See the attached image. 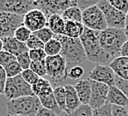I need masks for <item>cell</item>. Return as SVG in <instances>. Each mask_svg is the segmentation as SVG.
<instances>
[{
	"mask_svg": "<svg viewBox=\"0 0 128 116\" xmlns=\"http://www.w3.org/2000/svg\"><path fill=\"white\" fill-rule=\"evenodd\" d=\"M98 33L99 32L85 28L79 39L84 48L86 58L89 61L96 63L97 65H109L113 59L102 49L98 40Z\"/></svg>",
	"mask_w": 128,
	"mask_h": 116,
	"instance_id": "1",
	"label": "cell"
},
{
	"mask_svg": "<svg viewBox=\"0 0 128 116\" xmlns=\"http://www.w3.org/2000/svg\"><path fill=\"white\" fill-rule=\"evenodd\" d=\"M54 37L61 42L62 50L60 55L66 61L67 72L72 67L81 66L80 64L87 59L80 39H72L64 35H55Z\"/></svg>",
	"mask_w": 128,
	"mask_h": 116,
	"instance_id": "2",
	"label": "cell"
},
{
	"mask_svg": "<svg viewBox=\"0 0 128 116\" xmlns=\"http://www.w3.org/2000/svg\"><path fill=\"white\" fill-rule=\"evenodd\" d=\"M128 37L124 29L107 28L98 33V40L102 49L114 60L120 57V51Z\"/></svg>",
	"mask_w": 128,
	"mask_h": 116,
	"instance_id": "3",
	"label": "cell"
},
{
	"mask_svg": "<svg viewBox=\"0 0 128 116\" xmlns=\"http://www.w3.org/2000/svg\"><path fill=\"white\" fill-rule=\"evenodd\" d=\"M6 107H7L8 115L35 116L37 111L42 106L38 97L25 96L7 101Z\"/></svg>",
	"mask_w": 128,
	"mask_h": 116,
	"instance_id": "4",
	"label": "cell"
},
{
	"mask_svg": "<svg viewBox=\"0 0 128 116\" xmlns=\"http://www.w3.org/2000/svg\"><path fill=\"white\" fill-rule=\"evenodd\" d=\"M47 75L52 79V86L57 85L59 82L67 78V65L65 59L61 55L47 56L45 59Z\"/></svg>",
	"mask_w": 128,
	"mask_h": 116,
	"instance_id": "5",
	"label": "cell"
},
{
	"mask_svg": "<svg viewBox=\"0 0 128 116\" xmlns=\"http://www.w3.org/2000/svg\"><path fill=\"white\" fill-rule=\"evenodd\" d=\"M82 24L85 28L95 32H101L108 28L104 14L97 5L82 11Z\"/></svg>",
	"mask_w": 128,
	"mask_h": 116,
	"instance_id": "6",
	"label": "cell"
},
{
	"mask_svg": "<svg viewBox=\"0 0 128 116\" xmlns=\"http://www.w3.org/2000/svg\"><path fill=\"white\" fill-rule=\"evenodd\" d=\"M97 6L100 8L104 17L106 19L107 26L109 28L125 29V20L126 15L119 10L115 9L107 0H100L97 3Z\"/></svg>",
	"mask_w": 128,
	"mask_h": 116,
	"instance_id": "7",
	"label": "cell"
},
{
	"mask_svg": "<svg viewBox=\"0 0 128 116\" xmlns=\"http://www.w3.org/2000/svg\"><path fill=\"white\" fill-rule=\"evenodd\" d=\"M37 8V1L33 0H0V12H8L24 16L30 10Z\"/></svg>",
	"mask_w": 128,
	"mask_h": 116,
	"instance_id": "8",
	"label": "cell"
},
{
	"mask_svg": "<svg viewBox=\"0 0 128 116\" xmlns=\"http://www.w3.org/2000/svg\"><path fill=\"white\" fill-rule=\"evenodd\" d=\"M73 6H77V0H43L37 1V8L41 9L47 18L52 14L62 15V13Z\"/></svg>",
	"mask_w": 128,
	"mask_h": 116,
	"instance_id": "9",
	"label": "cell"
},
{
	"mask_svg": "<svg viewBox=\"0 0 128 116\" xmlns=\"http://www.w3.org/2000/svg\"><path fill=\"white\" fill-rule=\"evenodd\" d=\"M23 24V16L0 12V38L12 37L16 29Z\"/></svg>",
	"mask_w": 128,
	"mask_h": 116,
	"instance_id": "10",
	"label": "cell"
},
{
	"mask_svg": "<svg viewBox=\"0 0 128 116\" xmlns=\"http://www.w3.org/2000/svg\"><path fill=\"white\" fill-rule=\"evenodd\" d=\"M90 84H91V97L88 105L93 110H95L107 104L109 86L93 80H90Z\"/></svg>",
	"mask_w": 128,
	"mask_h": 116,
	"instance_id": "11",
	"label": "cell"
},
{
	"mask_svg": "<svg viewBox=\"0 0 128 116\" xmlns=\"http://www.w3.org/2000/svg\"><path fill=\"white\" fill-rule=\"evenodd\" d=\"M23 25L27 27L32 33H34L46 27L47 16L41 9L34 8L23 16Z\"/></svg>",
	"mask_w": 128,
	"mask_h": 116,
	"instance_id": "12",
	"label": "cell"
},
{
	"mask_svg": "<svg viewBox=\"0 0 128 116\" xmlns=\"http://www.w3.org/2000/svg\"><path fill=\"white\" fill-rule=\"evenodd\" d=\"M115 73L109 65H96L89 73L88 79L103 83L107 86L115 85Z\"/></svg>",
	"mask_w": 128,
	"mask_h": 116,
	"instance_id": "13",
	"label": "cell"
},
{
	"mask_svg": "<svg viewBox=\"0 0 128 116\" xmlns=\"http://www.w3.org/2000/svg\"><path fill=\"white\" fill-rule=\"evenodd\" d=\"M2 41H3V50L14 55L15 57L19 56L24 52L29 51L26 44L18 41L17 39L14 38V36L2 38Z\"/></svg>",
	"mask_w": 128,
	"mask_h": 116,
	"instance_id": "14",
	"label": "cell"
},
{
	"mask_svg": "<svg viewBox=\"0 0 128 116\" xmlns=\"http://www.w3.org/2000/svg\"><path fill=\"white\" fill-rule=\"evenodd\" d=\"M75 91L77 93V96L79 98V101L82 105H88L91 97V84L90 80L87 79H81L74 85Z\"/></svg>",
	"mask_w": 128,
	"mask_h": 116,
	"instance_id": "15",
	"label": "cell"
},
{
	"mask_svg": "<svg viewBox=\"0 0 128 116\" xmlns=\"http://www.w3.org/2000/svg\"><path fill=\"white\" fill-rule=\"evenodd\" d=\"M64 87H65V93H66V109H65L64 113H66L68 115L71 112H73L74 110H76L81 105V103H80L77 93L75 91L74 85L67 84Z\"/></svg>",
	"mask_w": 128,
	"mask_h": 116,
	"instance_id": "16",
	"label": "cell"
},
{
	"mask_svg": "<svg viewBox=\"0 0 128 116\" xmlns=\"http://www.w3.org/2000/svg\"><path fill=\"white\" fill-rule=\"evenodd\" d=\"M107 103L111 105L127 107L128 106V98L123 94V92L117 88L115 85L109 87L108 96H107Z\"/></svg>",
	"mask_w": 128,
	"mask_h": 116,
	"instance_id": "17",
	"label": "cell"
},
{
	"mask_svg": "<svg viewBox=\"0 0 128 116\" xmlns=\"http://www.w3.org/2000/svg\"><path fill=\"white\" fill-rule=\"evenodd\" d=\"M109 66L114 71L115 75L121 79L128 80V57H118L115 58Z\"/></svg>",
	"mask_w": 128,
	"mask_h": 116,
	"instance_id": "18",
	"label": "cell"
},
{
	"mask_svg": "<svg viewBox=\"0 0 128 116\" xmlns=\"http://www.w3.org/2000/svg\"><path fill=\"white\" fill-rule=\"evenodd\" d=\"M84 25L82 22H73V21H65V28H64V36L72 38V39H79L84 32Z\"/></svg>",
	"mask_w": 128,
	"mask_h": 116,
	"instance_id": "19",
	"label": "cell"
},
{
	"mask_svg": "<svg viewBox=\"0 0 128 116\" xmlns=\"http://www.w3.org/2000/svg\"><path fill=\"white\" fill-rule=\"evenodd\" d=\"M46 26L54 33V35H63L65 28V20L62 18L61 15L52 14L47 18Z\"/></svg>",
	"mask_w": 128,
	"mask_h": 116,
	"instance_id": "20",
	"label": "cell"
},
{
	"mask_svg": "<svg viewBox=\"0 0 128 116\" xmlns=\"http://www.w3.org/2000/svg\"><path fill=\"white\" fill-rule=\"evenodd\" d=\"M16 89H17V92H18V95L19 97H25V96H35L33 91H32V86L29 85L22 77L21 75L19 76H16V77H13L11 78Z\"/></svg>",
	"mask_w": 128,
	"mask_h": 116,
	"instance_id": "21",
	"label": "cell"
},
{
	"mask_svg": "<svg viewBox=\"0 0 128 116\" xmlns=\"http://www.w3.org/2000/svg\"><path fill=\"white\" fill-rule=\"evenodd\" d=\"M32 91L36 97H40L47 93L53 92V86L49 80L40 78L34 85H32Z\"/></svg>",
	"mask_w": 128,
	"mask_h": 116,
	"instance_id": "22",
	"label": "cell"
},
{
	"mask_svg": "<svg viewBox=\"0 0 128 116\" xmlns=\"http://www.w3.org/2000/svg\"><path fill=\"white\" fill-rule=\"evenodd\" d=\"M40 103H41V106L42 107H45V108H48L50 110H53L54 112H56L57 114H61L62 111L59 109L56 101H55V97H54V94L53 92H50V93H47L43 96H40L38 97Z\"/></svg>",
	"mask_w": 128,
	"mask_h": 116,
	"instance_id": "23",
	"label": "cell"
},
{
	"mask_svg": "<svg viewBox=\"0 0 128 116\" xmlns=\"http://www.w3.org/2000/svg\"><path fill=\"white\" fill-rule=\"evenodd\" d=\"M61 16L65 21L82 22V10L78 6H73L66 9Z\"/></svg>",
	"mask_w": 128,
	"mask_h": 116,
	"instance_id": "24",
	"label": "cell"
},
{
	"mask_svg": "<svg viewBox=\"0 0 128 116\" xmlns=\"http://www.w3.org/2000/svg\"><path fill=\"white\" fill-rule=\"evenodd\" d=\"M62 50V45L61 42L57 38H53L46 44H44V51L47 56H56L60 55Z\"/></svg>",
	"mask_w": 128,
	"mask_h": 116,
	"instance_id": "25",
	"label": "cell"
},
{
	"mask_svg": "<svg viewBox=\"0 0 128 116\" xmlns=\"http://www.w3.org/2000/svg\"><path fill=\"white\" fill-rule=\"evenodd\" d=\"M53 94L55 97V101L62 112H65L66 109V93L64 86H55L53 88Z\"/></svg>",
	"mask_w": 128,
	"mask_h": 116,
	"instance_id": "26",
	"label": "cell"
},
{
	"mask_svg": "<svg viewBox=\"0 0 128 116\" xmlns=\"http://www.w3.org/2000/svg\"><path fill=\"white\" fill-rule=\"evenodd\" d=\"M32 35V32L27 28V27H25L23 24L21 25V26H19L17 29H16V31L14 32V38L15 39H17L18 41H20V42H22V43H26L27 41H28V39L30 38V36Z\"/></svg>",
	"mask_w": 128,
	"mask_h": 116,
	"instance_id": "27",
	"label": "cell"
},
{
	"mask_svg": "<svg viewBox=\"0 0 128 116\" xmlns=\"http://www.w3.org/2000/svg\"><path fill=\"white\" fill-rule=\"evenodd\" d=\"M4 69H5L7 78H13V77L19 76V75H21V73L23 71L22 68L20 67V65L18 64L17 60L14 61V62H12V63H10L6 67H4Z\"/></svg>",
	"mask_w": 128,
	"mask_h": 116,
	"instance_id": "28",
	"label": "cell"
},
{
	"mask_svg": "<svg viewBox=\"0 0 128 116\" xmlns=\"http://www.w3.org/2000/svg\"><path fill=\"white\" fill-rule=\"evenodd\" d=\"M30 69L35 74H37L40 78H43L45 75H47L45 60H42V61H32L31 65H30Z\"/></svg>",
	"mask_w": 128,
	"mask_h": 116,
	"instance_id": "29",
	"label": "cell"
},
{
	"mask_svg": "<svg viewBox=\"0 0 128 116\" xmlns=\"http://www.w3.org/2000/svg\"><path fill=\"white\" fill-rule=\"evenodd\" d=\"M36 37H38L44 44H46L47 42H49L50 40H52L53 38H54V33L46 26V27H44V28H42V29H40V30H38V31H36V32H34L33 33Z\"/></svg>",
	"mask_w": 128,
	"mask_h": 116,
	"instance_id": "30",
	"label": "cell"
},
{
	"mask_svg": "<svg viewBox=\"0 0 128 116\" xmlns=\"http://www.w3.org/2000/svg\"><path fill=\"white\" fill-rule=\"evenodd\" d=\"M28 50H37V49H44V43L38 38L36 37L33 33L30 36V38L28 39V41L25 43Z\"/></svg>",
	"mask_w": 128,
	"mask_h": 116,
	"instance_id": "31",
	"label": "cell"
},
{
	"mask_svg": "<svg viewBox=\"0 0 128 116\" xmlns=\"http://www.w3.org/2000/svg\"><path fill=\"white\" fill-rule=\"evenodd\" d=\"M67 116H93V109L89 105H80L76 110Z\"/></svg>",
	"mask_w": 128,
	"mask_h": 116,
	"instance_id": "32",
	"label": "cell"
},
{
	"mask_svg": "<svg viewBox=\"0 0 128 116\" xmlns=\"http://www.w3.org/2000/svg\"><path fill=\"white\" fill-rule=\"evenodd\" d=\"M21 77L29 84V85H34L39 79H40V77L37 75V74H35L30 68L29 69H26V70H23L22 71V73H21Z\"/></svg>",
	"mask_w": 128,
	"mask_h": 116,
	"instance_id": "33",
	"label": "cell"
},
{
	"mask_svg": "<svg viewBox=\"0 0 128 116\" xmlns=\"http://www.w3.org/2000/svg\"><path fill=\"white\" fill-rule=\"evenodd\" d=\"M16 60H17L18 64L20 65V67L22 68V70H26V69H29L30 68V65H31V62L32 61H31V59L29 57L28 51L20 54L19 56H17L16 57Z\"/></svg>",
	"mask_w": 128,
	"mask_h": 116,
	"instance_id": "34",
	"label": "cell"
},
{
	"mask_svg": "<svg viewBox=\"0 0 128 116\" xmlns=\"http://www.w3.org/2000/svg\"><path fill=\"white\" fill-rule=\"evenodd\" d=\"M84 68L82 66H75L68 70L67 72V78H70L72 80H79L84 75Z\"/></svg>",
	"mask_w": 128,
	"mask_h": 116,
	"instance_id": "35",
	"label": "cell"
},
{
	"mask_svg": "<svg viewBox=\"0 0 128 116\" xmlns=\"http://www.w3.org/2000/svg\"><path fill=\"white\" fill-rule=\"evenodd\" d=\"M14 61H16V57L14 55H12L4 50H2L0 52V66H2L3 68Z\"/></svg>",
	"mask_w": 128,
	"mask_h": 116,
	"instance_id": "36",
	"label": "cell"
},
{
	"mask_svg": "<svg viewBox=\"0 0 128 116\" xmlns=\"http://www.w3.org/2000/svg\"><path fill=\"white\" fill-rule=\"evenodd\" d=\"M109 3L115 9L119 10L120 12L124 13L125 15L128 12V1L127 0H109Z\"/></svg>",
	"mask_w": 128,
	"mask_h": 116,
	"instance_id": "37",
	"label": "cell"
},
{
	"mask_svg": "<svg viewBox=\"0 0 128 116\" xmlns=\"http://www.w3.org/2000/svg\"><path fill=\"white\" fill-rule=\"evenodd\" d=\"M29 57L31 61H42L45 60L47 55L44 51V49H37V50H29Z\"/></svg>",
	"mask_w": 128,
	"mask_h": 116,
	"instance_id": "38",
	"label": "cell"
},
{
	"mask_svg": "<svg viewBox=\"0 0 128 116\" xmlns=\"http://www.w3.org/2000/svg\"><path fill=\"white\" fill-rule=\"evenodd\" d=\"M93 116H112V105L107 103L101 108L93 110Z\"/></svg>",
	"mask_w": 128,
	"mask_h": 116,
	"instance_id": "39",
	"label": "cell"
},
{
	"mask_svg": "<svg viewBox=\"0 0 128 116\" xmlns=\"http://www.w3.org/2000/svg\"><path fill=\"white\" fill-rule=\"evenodd\" d=\"M115 86L117 88H119L123 94L128 98V80H124L119 78L118 76L115 77Z\"/></svg>",
	"mask_w": 128,
	"mask_h": 116,
	"instance_id": "40",
	"label": "cell"
},
{
	"mask_svg": "<svg viewBox=\"0 0 128 116\" xmlns=\"http://www.w3.org/2000/svg\"><path fill=\"white\" fill-rule=\"evenodd\" d=\"M112 116H128L126 107L112 105Z\"/></svg>",
	"mask_w": 128,
	"mask_h": 116,
	"instance_id": "41",
	"label": "cell"
},
{
	"mask_svg": "<svg viewBox=\"0 0 128 116\" xmlns=\"http://www.w3.org/2000/svg\"><path fill=\"white\" fill-rule=\"evenodd\" d=\"M98 1H92V0H77V6L83 11L93 5H97Z\"/></svg>",
	"mask_w": 128,
	"mask_h": 116,
	"instance_id": "42",
	"label": "cell"
},
{
	"mask_svg": "<svg viewBox=\"0 0 128 116\" xmlns=\"http://www.w3.org/2000/svg\"><path fill=\"white\" fill-rule=\"evenodd\" d=\"M35 116H59V114H57L56 112H54L53 110H50L48 108H45V107H41Z\"/></svg>",
	"mask_w": 128,
	"mask_h": 116,
	"instance_id": "43",
	"label": "cell"
},
{
	"mask_svg": "<svg viewBox=\"0 0 128 116\" xmlns=\"http://www.w3.org/2000/svg\"><path fill=\"white\" fill-rule=\"evenodd\" d=\"M120 56L121 57H128V39L127 41L123 44L121 51H120Z\"/></svg>",
	"mask_w": 128,
	"mask_h": 116,
	"instance_id": "44",
	"label": "cell"
},
{
	"mask_svg": "<svg viewBox=\"0 0 128 116\" xmlns=\"http://www.w3.org/2000/svg\"><path fill=\"white\" fill-rule=\"evenodd\" d=\"M0 80H3V81L7 80V75H6L5 69L2 66H0Z\"/></svg>",
	"mask_w": 128,
	"mask_h": 116,
	"instance_id": "45",
	"label": "cell"
},
{
	"mask_svg": "<svg viewBox=\"0 0 128 116\" xmlns=\"http://www.w3.org/2000/svg\"><path fill=\"white\" fill-rule=\"evenodd\" d=\"M5 84H6V81H3V80H0V95H1V94H4V89H5Z\"/></svg>",
	"mask_w": 128,
	"mask_h": 116,
	"instance_id": "46",
	"label": "cell"
},
{
	"mask_svg": "<svg viewBox=\"0 0 128 116\" xmlns=\"http://www.w3.org/2000/svg\"><path fill=\"white\" fill-rule=\"evenodd\" d=\"M125 33H126V35H127V37H128V12L126 13V20H125Z\"/></svg>",
	"mask_w": 128,
	"mask_h": 116,
	"instance_id": "47",
	"label": "cell"
},
{
	"mask_svg": "<svg viewBox=\"0 0 128 116\" xmlns=\"http://www.w3.org/2000/svg\"><path fill=\"white\" fill-rule=\"evenodd\" d=\"M3 50V41H2V38H0V52Z\"/></svg>",
	"mask_w": 128,
	"mask_h": 116,
	"instance_id": "48",
	"label": "cell"
},
{
	"mask_svg": "<svg viewBox=\"0 0 128 116\" xmlns=\"http://www.w3.org/2000/svg\"><path fill=\"white\" fill-rule=\"evenodd\" d=\"M59 116H67V114H66V113H64V112H62V113H61Z\"/></svg>",
	"mask_w": 128,
	"mask_h": 116,
	"instance_id": "49",
	"label": "cell"
},
{
	"mask_svg": "<svg viewBox=\"0 0 128 116\" xmlns=\"http://www.w3.org/2000/svg\"><path fill=\"white\" fill-rule=\"evenodd\" d=\"M8 116H21V115H8Z\"/></svg>",
	"mask_w": 128,
	"mask_h": 116,
	"instance_id": "50",
	"label": "cell"
},
{
	"mask_svg": "<svg viewBox=\"0 0 128 116\" xmlns=\"http://www.w3.org/2000/svg\"><path fill=\"white\" fill-rule=\"evenodd\" d=\"M126 109H127V112H128V106H127V107H126Z\"/></svg>",
	"mask_w": 128,
	"mask_h": 116,
	"instance_id": "51",
	"label": "cell"
}]
</instances>
